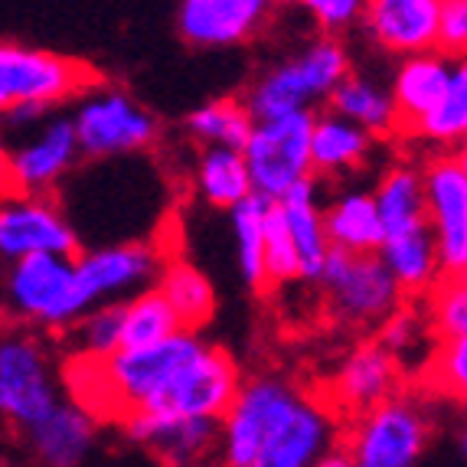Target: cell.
Listing matches in <instances>:
<instances>
[{
	"instance_id": "277c9868",
	"label": "cell",
	"mask_w": 467,
	"mask_h": 467,
	"mask_svg": "<svg viewBox=\"0 0 467 467\" xmlns=\"http://www.w3.org/2000/svg\"><path fill=\"white\" fill-rule=\"evenodd\" d=\"M307 392L285 376H252L242 379L239 396L219 421V464L252 467L288 429Z\"/></svg>"
},
{
	"instance_id": "7c38bea8",
	"label": "cell",
	"mask_w": 467,
	"mask_h": 467,
	"mask_svg": "<svg viewBox=\"0 0 467 467\" xmlns=\"http://www.w3.org/2000/svg\"><path fill=\"white\" fill-rule=\"evenodd\" d=\"M4 262L30 255H78V233L56 193H7L0 206Z\"/></svg>"
},
{
	"instance_id": "4dcf8cb0",
	"label": "cell",
	"mask_w": 467,
	"mask_h": 467,
	"mask_svg": "<svg viewBox=\"0 0 467 467\" xmlns=\"http://www.w3.org/2000/svg\"><path fill=\"white\" fill-rule=\"evenodd\" d=\"M379 343L399 359V367L405 369V376L409 373L421 376V369L429 367L431 353L438 347V334L431 327L429 314H425V304L405 301L379 327Z\"/></svg>"
},
{
	"instance_id": "ba28073f",
	"label": "cell",
	"mask_w": 467,
	"mask_h": 467,
	"mask_svg": "<svg viewBox=\"0 0 467 467\" xmlns=\"http://www.w3.org/2000/svg\"><path fill=\"white\" fill-rule=\"evenodd\" d=\"M72 121L88 161L144 154L161 138L157 118L121 88H88L76 101Z\"/></svg>"
},
{
	"instance_id": "60d3db41",
	"label": "cell",
	"mask_w": 467,
	"mask_h": 467,
	"mask_svg": "<svg viewBox=\"0 0 467 467\" xmlns=\"http://www.w3.org/2000/svg\"><path fill=\"white\" fill-rule=\"evenodd\" d=\"M314 467H353V458L343 444H334V448H330V451L324 454Z\"/></svg>"
},
{
	"instance_id": "836d02e7",
	"label": "cell",
	"mask_w": 467,
	"mask_h": 467,
	"mask_svg": "<svg viewBox=\"0 0 467 467\" xmlns=\"http://www.w3.org/2000/svg\"><path fill=\"white\" fill-rule=\"evenodd\" d=\"M72 357L111 359L125 350V301H109L88 307L82 317L66 330Z\"/></svg>"
},
{
	"instance_id": "4316f807",
	"label": "cell",
	"mask_w": 467,
	"mask_h": 467,
	"mask_svg": "<svg viewBox=\"0 0 467 467\" xmlns=\"http://www.w3.org/2000/svg\"><path fill=\"white\" fill-rule=\"evenodd\" d=\"M193 193L213 210L233 213L255 196L249 161L242 148H200L193 164Z\"/></svg>"
},
{
	"instance_id": "8fae6325",
	"label": "cell",
	"mask_w": 467,
	"mask_h": 467,
	"mask_svg": "<svg viewBox=\"0 0 467 467\" xmlns=\"http://www.w3.org/2000/svg\"><path fill=\"white\" fill-rule=\"evenodd\" d=\"M242 389V376L235 359L216 343H202L196 357L173 376V382L164 389L144 412L161 415V419H210L223 421L233 399ZM134 415V412H131Z\"/></svg>"
},
{
	"instance_id": "3957f363",
	"label": "cell",
	"mask_w": 467,
	"mask_h": 467,
	"mask_svg": "<svg viewBox=\"0 0 467 467\" xmlns=\"http://www.w3.org/2000/svg\"><path fill=\"white\" fill-rule=\"evenodd\" d=\"M4 304L16 327L66 334L92 307L76 255H30L7 262Z\"/></svg>"
},
{
	"instance_id": "ffe728a7",
	"label": "cell",
	"mask_w": 467,
	"mask_h": 467,
	"mask_svg": "<svg viewBox=\"0 0 467 467\" xmlns=\"http://www.w3.org/2000/svg\"><path fill=\"white\" fill-rule=\"evenodd\" d=\"M454 63L441 49H429V53L402 56L392 72V99L399 109V138L412 131L421 118H429L431 111L441 105L448 95V86L454 78Z\"/></svg>"
},
{
	"instance_id": "4fadbf2b",
	"label": "cell",
	"mask_w": 467,
	"mask_h": 467,
	"mask_svg": "<svg viewBox=\"0 0 467 467\" xmlns=\"http://www.w3.org/2000/svg\"><path fill=\"white\" fill-rule=\"evenodd\" d=\"M167 249L157 242H115V245H99V249L78 252L76 265L82 288L88 301L109 304V301H128L157 285L161 272L167 265Z\"/></svg>"
},
{
	"instance_id": "52a82bcc",
	"label": "cell",
	"mask_w": 467,
	"mask_h": 467,
	"mask_svg": "<svg viewBox=\"0 0 467 467\" xmlns=\"http://www.w3.org/2000/svg\"><path fill=\"white\" fill-rule=\"evenodd\" d=\"M314 118L317 111H291L255 121L242 150L258 196L278 202L314 177Z\"/></svg>"
},
{
	"instance_id": "8992f818",
	"label": "cell",
	"mask_w": 467,
	"mask_h": 467,
	"mask_svg": "<svg viewBox=\"0 0 467 467\" xmlns=\"http://www.w3.org/2000/svg\"><path fill=\"white\" fill-rule=\"evenodd\" d=\"M320 291L330 317L350 330H379L409 301L379 252L353 255L334 249L320 275Z\"/></svg>"
},
{
	"instance_id": "d590c367",
	"label": "cell",
	"mask_w": 467,
	"mask_h": 467,
	"mask_svg": "<svg viewBox=\"0 0 467 467\" xmlns=\"http://www.w3.org/2000/svg\"><path fill=\"white\" fill-rule=\"evenodd\" d=\"M419 379L429 392L467 409V334L438 340L429 367L421 369Z\"/></svg>"
},
{
	"instance_id": "d6a6232c",
	"label": "cell",
	"mask_w": 467,
	"mask_h": 467,
	"mask_svg": "<svg viewBox=\"0 0 467 467\" xmlns=\"http://www.w3.org/2000/svg\"><path fill=\"white\" fill-rule=\"evenodd\" d=\"M409 140L431 144L438 150H458L467 140V56L454 63V78L448 86V95L441 99L429 118H421L412 131L405 134Z\"/></svg>"
},
{
	"instance_id": "5bb4252c",
	"label": "cell",
	"mask_w": 467,
	"mask_h": 467,
	"mask_svg": "<svg viewBox=\"0 0 467 467\" xmlns=\"http://www.w3.org/2000/svg\"><path fill=\"white\" fill-rule=\"evenodd\" d=\"M402 382L405 369L399 367V359L379 340H363L337 363L324 399L347 421L396 399L402 392Z\"/></svg>"
},
{
	"instance_id": "cb8c5ba5",
	"label": "cell",
	"mask_w": 467,
	"mask_h": 467,
	"mask_svg": "<svg viewBox=\"0 0 467 467\" xmlns=\"http://www.w3.org/2000/svg\"><path fill=\"white\" fill-rule=\"evenodd\" d=\"M327 233L337 252H353V255L379 252L389 233H386V223L379 216L373 190L347 187L337 196H330Z\"/></svg>"
},
{
	"instance_id": "ab89813d",
	"label": "cell",
	"mask_w": 467,
	"mask_h": 467,
	"mask_svg": "<svg viewBox=\"0 0 467 467\" xmlns=\"http://www.w3.org/2000/svg\"><path fill=\"white\" fill-rule=\"evenodd\" d=\"M438 49L448 53L451 59H464L467 56V0H444Z\"/></svg>"
},
{
	"instance_id": "b9f144b4",
	"label": "cell",
	"mask_w": 467,
	"mask_h": 467,
	"mask_svg": "<svg viewBox=\"0 0 467 467\" xmlns=\"http://www.w3.org/2000/svg\"><path fill=\"white\" fill-rule=\"evenodd\" d=\"M458 448H461V458H464V467H467V419H464V425H461V431H458Z\"/></svg>"
},
{
	"instance_id": "ee69618b",
	"label": "cell",
	"mask_w": 467,
	"mask_h": 467,
	"mask_svg": "<svg viewBox=\"0 0 467 467\" xmlns=\"http://www.w3.org/2000/svg\"><path fill=\"white\" fill-rule=\"evenodd\" d=\"M458 278H464V281H467V262H464V265H461V272H458Z\"/></svg>"
},
{
	"instance_id": "ac0fdd59",
	"label": "cell",
	"mask_w": 467,
	"mask_h": 467,
	"mask_svg": "<svg viewBox=\"0 0 467 467\" xmlns=\"http://www.w3.org/2000/svg\"><path fill=\"white\" fill-rule=\"evenodd\" d=\"M121 425L131 441L144 444L164 467H200L219 451V421L210 419H161L134 412Z\"/></svg>"
},
{
	"instance_id": "5b68a950",
	"label": "cell",
	"mask_w": 467,
	"mask_h": 467,
	"mask_svg": "<svg viewBox=\"0 0 467 467\" xmlns=\"http://www.w3.org/2000/svg\"><path fill=\"white\" fill-rule=\"evenodd\" d=\"M431 421L412 392H399L389 402L343 421L340 444L353 467H419L429 448Z\"/></svg>"
},
{
	"instance_id": "8d00e7d4",
	"label": "cell",
	"mask_w": 467,
	"mask_h": 467,
	"mask_svg": "<svg viewBox=\"0 0 467 467\" xmlns=\"http://www.w3.org/2000/svg\"><path fill=\"white\" fill-rule=\"evenodd\" d=\"M421 304H425V314H429L438 340L467 334V281L464 278L444 275Z\"/></svg>"
},
{
	"instance_id": "7bdbcfd3",
	"label": "cell",
	"mask_w": 467,
	"mask_h": 467,
	"mask_svg": "<svg viewBox=\"0 0 467 467\" xmlns=\"http://www.w3.org/2000/svg\"><path fill=\"white\" fill-rule=\"evenodd\" d=\"M454 154H458V161H461V164H464V171H467V140H464V144H461L458 150H454Z\"/></svg>"
},
{
	"instance_id": "484cf974",
	"label": "cell",
	"mask_w": 467,
	"mask_h": 467,
	"mask_svg": "<svg viewBox=\"0 0 467 467\" xmlns=\"http://www.w3.org/2000/svg\"><path fill=\"white\" fill-rule=\"evenodd\" d=\"M376 206L386 223V233H409L429 226V193H425V167L412 161H396L379 173L373 187Z\"/></svg>"
},
{
	"instance_id": "f35d334b",
	"label": "cell",
	"mask_w": 467,
	"mask_h": 467,
	"mask_svg": "<svg viewBox=\"0 0 467 467\" xmlns=\"http://www.w3.org/2000/svg\"><path fill=\"white\" fill-rule=\"evenodd\" d=\"M278 4L307 10L314 16V24L334 36H343L350 26H357L363 20V7H367V0H278Z\"/></svg>"
},
{
	"instance_id": "f1b7e54d",
	"label": "cell",
	"mask_w": 467,
	"mask_h": 467,
	"mask_svg": "<svg viewBox=\"0 0 467 467\" xmlns=\"http://www.w3.org/2000/svg\"><path fill=\"white\" fill-rule=\"evenodd\" d=\"M258 118L252 115L245 99H213L202 101L183 121L187 138L200 148H245L249 134L255 131Z\"/></svg>"
},
{
	"instance_id": "74e56055",
	"label": "cell",
	"mask_w": 467,
	"mask_h": 467,
	"mask_svg": "<svg viewBox=\"0 0 467 467\" xmlns=\"http://www.w3.org/2000/svg\"><path fill=\"white\" fill-rule=\"evenodd\" d=\"M265 272H268V288H278V285H288V281L301 278V258H297L295 239H291L288 223L281 216L278 202H272V216H268Z\"/></svg>"
},
{
	"instance_id": "44dd1931",
	"label": "cell",
	"mask_w": 467,
	"mask_h": 467,
	"mask_svg": "<svg viewBox=\"0 0 467 467\" xmlns=\"http://www.w3.org/2000/svg\"><path fill=\"white\" fill-rule=\"evenodd\" d=\"M340 421L343 419L327 399L307 396L297 415L288 421V429L275 438L272 448L252 467H314L334 444H340Z\"/></svg>"
},
{
	"instance_id": "9a60e30c",
	"label": "cell",
	"mask_w": 467,
	"mask_h": 467,
	"mask_svg": "<svg viewBox=\"0 0 467 467\" xmlns=\"http://www.w3.org/2000/svg\"><path fill=\"white\" fill-rule=\"evenodd\" d=\"M429 193V229L441 252L448 275H458L467 262V171L454 150H435L425 161Z\"/></svg>"
},
{
	"instance_id": "d6986e66",
	"label": "cell",
	"mask_w": 467,
	"mask_h": 467,
	"mask_svg": "<svg viewBox=\"0 0 467 467\" xmlns=\"http://www.w3.org/2000/svg\"><path fill=\"white\" fill-rule=\"evenodd\" d=\"M99 419L82 402H59L49 415L24 429V441L36 467H82L95 448Z\"/></svg>"
},
{
	"instance_id": "83f0119b",
	"label": "cell",
	"mask_w": 467,
	"mask_h": 467,
	"mask_svg": "<svg viewBox=\"0 0 467 467\" xmlns=\"http://www.w3.org/2000/svg\"><path fill=\"white\" fill-rule=\"evenodd\" d=\"M327 109H334L343 118H350L353 125L367 128L373 138H396L399 134V109H396V99H392V88L379 86L369 76L350 72L340 82V88L334 92Z\"/></svg>"
},
{
	"instance_id": "1f68e13d",
	"label": "cell",
	"mask_w": 467,
	"mask_h": 467,
	"mask_svg": "<svg viewBox=\"0 0 467 467\" xmlns=\"http://www.w3.org/2000/svg\"><path fill=\"white\" fill-rule=\"evenodd\" d=\"M268 216H272V200H265V196H258V193L229 213L233 239H235V258H239V275H242V281L255 291L268 288V272H265Z\"/></svg>"
},
{
	"instance_id": "f546056e",
	"label": "cell",
	"mask_w": 467,
	"mask_h": 467,
	"mask_svg": "<svg viewBox=\"0 0 467 467\" xmlns=\"http://www.w3.org/2000/svg\"><path fill=\"white\" fill-rule=\"evenodd\" d=\"M157 288L164 291V297L177 311L183 330H200L216 314V288H213V281L187 258H167L164 272L157 278Z\"/></svg>"
},
{
	"instance_id": "9c48e42d",
	"label": "cell",
	"mask_w": 467,
	"mask_h": 467,
	"mask_svg": "<svg viewBox=\"0 0 467 467\" xmlns=\"http://www.w3.org/2000/svg\"><path fill=\"white\" fill-rule=\"evenodd\" d=\"M59 399V373L53 353L33 330H10L0 343V412L14 429H30L49 415Z\"/></svg>"
},
{
	"instance_id": "d4e9b609",
	"label": "cell",
	"mask_w": 467,
	"mask_h": 467,
	"mask_svg": "<svg viewBox=\"0 0 467 467\" xmlns=\"http://www.w3.org/2000/svg\"><path fill=\"white\" fill-rule=\"evenodd\" d=\"M367 128L353 125L350 118L337 115L334 109L317 111L314 118V177H343L367 167L376 148Z\"/></svg>"
},
{
	"instance_id": "7402d4cb",
	"label": "cell",
	"mask_w": 467,
	"mask_h": 467,
	"mask_svg": "<svg viewBox=\"0 0 467 467\" xmlns=\"http://www.w3.org/2000/svg\"><path fill=\"white\" fill-rule=\"evenodd\" d=\"M278 210L295 239L297 258H301V278L320 281L330 255H334V242L327 233V202H320L317 180L311 177L297 183L285 200H278Z\"/></svg>"
},
{
	"instance_id": "e575fe53",
	"label": "cell",
	"mask_w": 467,
	"mask_h": 467,
	"mask_svg": "<svg viewBox=\"0 0 467 467\" xmlns=\"http://www.w3.org/2000/svg\"><path fill=\"white\" fill-rule=\"evenodd\" d=\"M180 330H183V324L157 285L125 301V347L161 343Z\"/></svg>"
},
{
	"instance_id": "603a6c76",
	"label": "cell",
	"mask_w": 467,
	"mask_h": 467,
	"mask_svg": "<svg viewBox=\"0 0 467 467\" xmlns=\"http://www.w3.org/2000/svg\"><path fill=\"white\" fill-rule=\"evenodd\" d=\"M379 258L389 265L392 278L399 281V288H402V295L409 301H425L431 295V288L448 275L441 265L438 242L429 226L389 235V239L382 242Z\"/></svg>"
},
{
	"instance_id": "7a4b0ae2",
	"label": "cell",
	"mask_w": 467,
	"mask_h": 467,
	"mask_svg": "<svg viewBox=\"0 0 467 467\" xmlns=\"http://www.w3.org/2000/svg\"><path fill=\"white\" fill-rule=\"evenodd\" d=\"M350 72V53L343 47V39L334 33H320L311 43H304L295 56L262 72L245 92V101L255 118L317 111V105H330L334 92Z\"/></svg>"
},
{
	"instance_id": "2e32d148",
	"label": "cell",
	"mask_w": 467,
	"mask_h": 467,
	"mask_svg": "<svg viewBox=\"0 0 467 467\" xmlns=\"http://www.w3.org/2000/svg\"><path fill=\"white\" fill-rule=\"evenodd\" d=\"M278 0H180L177 33L196 49H229L255 39Z\"/></svg>"
},
{
	"instance_id": "30bf717a",
	"label": "cell",
	"mask_w": 467,
	"mask_h": 467,
	"mask_svg": "<svg viewBox=\"0 0 467 467\" xmlns=\"http://www.w3.org/2000/svg\"><path fill=\"white\" fill-rule=\"evenodd\" d=\"M82 144L72 115H49L4 154L7 193H56L76 171Z\"/></svg>"
},
{
	"instance_id": "6da1fadb",
	"label": "cell",
	"mask_w": 467,
	"mask_h": 467,
	"mask_svg": "<svg viewBox=\"0 0 467 467\" xmlns=\"http://www.w3.org/2000/svg\"><path fill=\"white\" fill-rule=\"evenodd\" d=\"M88 88H95V72L78 59L16 39L0 47V105L10 125H39L53 109L78 101Z\"/></svg>"
},
{
	"instance_id": "e0dca14e",
	"label": "cell",
	"mask_w": 467,
	"mask_h": 467,
	"mask_svg": "<svg viewBox=\"0 0 467 467\" xmlns=\"http://www.w3.org/2000/svg\"><path fill=\"white\" fill-rule=\"evenodd\" d=\"M444 0H367L363 33L382 53L415 56L438 49Z\"/></svg>"
}]
</instances>
